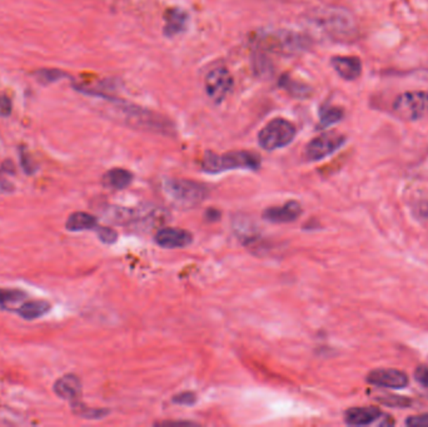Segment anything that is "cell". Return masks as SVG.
<instances>
[{"mask_svg": "<svg viewBox=\"0 0 428 427\" xmlns=\"http://www.w3.org/2000/svg\"><path fill=\"white\" fill-rule=\"evenodd\" d=\"M261 167V157L248 151H235L224 154L207 152L202 160V168L209 174H218L232 170L256 171Z\"/></svg>", "mask_w": 428, "mask_h": 427, "instance_id": "obj_1", "label": "cell"}, {"mask_svg": "<svg viewBox=\"0 0 428 427\" xmlns=\"http://www.w3.org/2000/svg\"><path fill=\"white\" fill-rule=\"evenodd\" d=\"M163 189L174 205L183 208L200 205L209 194L206 184L188 179H167Z\"/></svg>", "mask_w": 428, "mask_h": 427, "instance_id": "obj_2", "label": "cell"}, {"mask_svg": "<svg viewBox=\"0 0 428 427\" xmlns=\"http://www.w3.org/2000/svg\"><path fill=\"white\" fill-rule=\"evenodd\" d=\"M296 137V128L290 120L275 118L269 122L258 134V143L266 151L283 148Z\"/></svg>", "mask_w": 428, "mask_h": 427, "instance_id": "obj_3", "label": "cell"}, {"mask_svg": "<svg viewBox=\"0 0 428 427\" xmlns=\"http://www.w3.org/2000/svg\"><path fill=\"white\" fill-rule=\"evenodd\" d=\"M115 112L119 114L128 126L145 131L166 132L169 123L166 122L155 113H152L145 109L139 108L137 106H126L122 104L120 107L115 109Z\"/></svg>", "mask_w": 428, "mask_h": 427, "instance_id": "obj_4", "label": "cell"}, {"mask_svg": "<svg viewBox=\"0 0 428 427\" xmlns=\"http://www.w3.org/2000/svg\"><path fill=\"white\" fill-rule=\"evenodd\" d=\"M396 114L406 120H418L428 115V93L406 91L396 99L394 104Z\"/></svg>", "mask_w": 428, "mask_h": 427, "instance_id": "obj_5", "label": "cell"}, {"mask_svg": "<svg viewBox=\"0 0 428 427\" xmlns=\"http://www.w3.org/2000/svg\"><path fill=\"white\" fill-rule=\"evenodd\" d=\"M259 43L264 49L285 56L294 54L304 48V40L302 37L297 33L287 30L266 33L259 38Z\"/></svg>", "mask_w": 428, "mask_h": 427, "instance_id": "obj_6", "label": "cell"}, {"mask_svg": "<svg viewBox=\"0 0 428 427\" xmlns=\"http://www.w3.org/2000/svg\"><path fill=\"white\" fill-rule=\"evenodd\" d=\"M346 143V137L338 132H325L314 138L306 147V158L309 162H318L337 152Z\"/></svg>", "mask_w": 428, "mask_h": 427, "instance_id": "obj_7", "label": "cell"}, {"mask_svg": "<svg viewBox=\"0 0 428 427\" xmlns=\"http://www.w3.org/2000/svg\"><path fill=\"white\" fill-rule=\"evenodd\" d=\"M233 77L228 69L218 67L211 70L206 77V91L208 97L214 103H222L228 97L233 88Z\"/></svg>", "mask_w": 428, "mask_h": 427, "instance_id": "obj_8", "label": "cell"}, {"mask_svg": "<svg viewBox=\"0 0 428 427\" xmlns=\"http://www.w3.org/2000/svg\"><path fill=\"white\" fill-rule=\"evenodd\" d=\"M155 242L164 248H186L193 242V236L182 228H162L155 234Z\"/></svg>", "mask_w": 428, "mask_h": 427, "instance_id": "obj_9", "label": "cell"}, {"mask_svg": "<svg viewBox=\"0 0 428 427\" xmlns=\"http://www.w3.org/2000/svg\"><path fill=\"white\" fill-rule=\"evenodd\" d=\"M367 382L384 388H403L408 385V377L398 370H375L368 374Z\"/></svg>", "mask_w": 428, "mask_h": 427, "instance_id": "obj_10", "label": "cell"}, {"mask_svg": "<svg viewBox=\"0 0 428 427\" xmlns=\"http://www.w3.org/2000/svg\"><path fill=\"white\" fill-rule=\"evenodd\" d=\"M302 215V207L296 200H290L280 207H271L263 212V218L271 223H290Z\"/></svg>", "mask_w": 428, "mask_h": 427, "instance_id": "obj_11", "label": "cell"}, {"mask_svg": "<svg viewBox=\"0 0 428 427\" xmlns=\"http://www.w3.org/2000/svg\"><path fill=\"white\" fill-rule=\"evenodd\" d=\"M382 411L377 407H354L346 411L344 421L351 426H367L381 419Z\"/></svg>", "mask_w": 428, "mask_h": 427, "instance_id": "obj_12", "label": "cell"}, {"mask_svg": "<svg viewBox=\"0 0 428 427\" xmlns=\"http://www.w3.org/2000/svg\"><path fill=\"white\" fill-rule=\"evenodd\" d=\"M54 393H57V396L60 399L68 400L72 404L78 402L82 395L79 378L74 375H67L59 378L54 385Z\"/></svg>", "mask_w": 428, "mask_h": 427, "instance_id": "obj_13", "label": "cell"}, {"mask_svg": "<svg viewBox=\"0 0 428 427\" xmlns=\"http://www.w3.org/2000/svg\"><path fill=\"white\" fill-rule=\"evenodd\" d=\"M332 65L336 69L338 75L346 80L357 79L362 72V63L360 59L356 57L332 58Z\"/></svg>", "mask_w": 428, "mask_h": 427, "instance_id": "obj_14", "label": "cell"}, {"mask_svg": "<svg viewBox=\"0 0 428 427\" xmlns=\"http://www.w3.org/2000/svg\"><path fill=\"white\" fill-rule=\"evenodd\" d=\"M166 25H164V34L168 37H174L184 32L188 24V14L186 11L179 8H173L166 13Z\"/></svg>", "mask_w": 428, "mask_h": 427, "instance_id": "obj_15", "label": "cell"}, {"mask_svg": "<svg viewBox=\"0 0 428 427\" xmlns=\"http://www.w3.org/2000/svg\"><path fill=\"white\" fill-rule=\"evenodd\" d=\"M131 182H133V174L123 168H113L103 176L104 187L115 191L127 189Z\"/></svg>", "mask_w": 428, "mask_h": 427, "instance_id": "obj_16", "label": "cell"}, {"mask_svg": "<svg viewBox=\"0 0 428 427\" xmlns=\"http://www.w3.org/2000/svg\"><path fill=\"white\" fill-rule=\"evenodd\" d=\"M98 226L97 218L84 212H77L69 217L67 221V229L72 232H80L88 229H96Z\"/></svg>", "mask_w": 428, "mask_h": 427, "instance_id": "obj_17", "label": "cell"}, {"mask_svg": "<svg viewBox=\"0 0 428 427\" xmlns=\"http://www.w3.org/2000/svg\"><path fill=\"white\" fill-rule=\"evenodd\" d=\"M49 310L51 305L46 301H30L24 303L22 307H19L18 314L24 319H35L48 314Z\"/></svg>", "mask_w": 428, "mask_h": 427, "instance_id": "obj_18", "label": "cell"}, {"mask_svg": "<svg viewBox=\"0 0 428 427\" xmlns=\"http://www.w3.org/2000/svg\"><path fill=\"white\" fill-rule=\"evenodd\" d=\"M280 86L285 89L288 94H291L292 97L299 98H309L312 94V89L306 84L299 83L297 80H293L290 78L288 75H283L280 79Z\"/></svg>", "mask_w": 428, "mask_h": 427, "instance_id": "obj_19", "label": "cell"}, {"mask_svg": "<svg viewBox=\"0 0 428 427\" xmlns=\"http://www.w3.org/2000/svg\"><path fill=\"white\" fill-rule=\"evenodd\" d=\"M343 118L342 109L336 108V107H330L325 108L320 112V128L325 129L328 127L333 126L338 123Z\"/></svg>", "mask_w": 428, "mask_h": 427, "instance_id": "obj_20", "label": "cell"}, {"mask_svg": "<svg viewBox=\"0 0 428 427\" xmlns=\"http://www.w3.org/2000/svg\"><path fill=\"white\" fill-rule=\"evenodd\" d=\"M73 406V409H74L75 414L77 415L82 416V417H84V419H102L105 415H108V410H102V409H88L86 406L84 404H80L79 401L78 402H74V404H72Z\"/></svg>", "mask_w": 428, "mask_h": 427, "instance_id": "obj_21", "label": "cell"}, {"mask_svg": "<svg viewBox=\"0 0 428 427\" xmlns=\"http://www.w3.org/2000/svg\"><path fill=\"white\" fill-rule=\"evenodd\" d=\"M35 75L40 83H53L63 77H67V75L62 70H57V69H41V70H38Z\"/></svg>", "mask_w": 428, "mask_h": 427, "instance_id": "obj_22", "label": "cell"}, {"mask_svg": "<svg viewBox=\"0 0 428 427\" xmlns=\"http://www.w3.org/2000/svg\"><path fill=\"white\" fill-rule=\"evenodd\" d=\"M24 298H25V293H23L22 291L3 290V288H0V305L1 306L15 303V302L20 301V300H24Z\"/></svg>", "mask_w": 428, "mask_h": 427, "instance_id": "obj_23", "label": "cell"}, {"mask_svg": "<svg viewBox=\"0 0 428 427\" xmlns=\"http://www.w3.org/2000/svg\"><path fill=\"white\" fill-rule=\"evenodd\" d=\"M96 231H97L99 239H100L103 243H105V245H112V243H115L117 238H118V234L115 232L113 228L99 227V226H97Z\"/></svg>", "mask_w": 428, "mask_h": 427, "instance_id": "obj_24", "label": "cell"}, {"mask_svg": "<svg viewBox=\"0 0 428 427\" xmlns=\"http://www.w3.org/2000/svg\"><path fill=\"white\" fill-rule=\"evenodd\" d=\"M173 402L184 406H192L197 402V395L193 393H182L173 397Z\"/></svg>", "mask_w": 428, "mask_h": 427, "instance_id": "obj_25", "label": "cell"}, {"mask_svg": "<svg viewBox=\"0 0 428 427\" xmlns=\"http://www.w3.org/2000/svg\"><path fill=\"white\" fill-rule=\"evenodd\" d=\"M407 426L411 427H428V414L420 416H412L406 421Z\"/></svg>", "mask_w": 428, "mask_h": 427, "instance_id": "obj_26", "label": "cell"}, {"mask_svg": "<svg viewBox=\"0 0 428 427\" xmlns=\"http://www.w3.org/2000/svg\"><path fill=\"white\" fill-rule=\"evenodd\" d=\"M415 378L417 382H420L422 386H428V367L427 366H418L415 371Z\"/></svg>", "mask_w": 428, "mask_h": 427, "instance_id": "obj_27", "label": "cell"}, {"mask_svg": "<svg viewBox=\"0 0 428 427\" xmlns=\"http://www.w3.org/2000/svg\"><path fill=\"white\" fill-rule=\"evenodd\" d=\"M0 113L4 115L11 114V101L6 97L0 98Z\"/></svg>", "mask_w": 428, "mask_h": 427, "instance_id": "obj_28", "label": "cell"}, {"mask_svg": "<svg viewBox=\"0 0 428 427\" xmlns=\"http://www.w3.org/2000/svg\"><path fill=\"white\" fill-rule=\"evenodd\" d=\"M206 218L208 221H211V222L218 221V219L221 218V212L216 210V208H209V210L206 212Z\"/></svg>", "mask_w": 428, "mask_h": 427, "instance_id": "obj_29", "label": "cell"}]
</instances>
